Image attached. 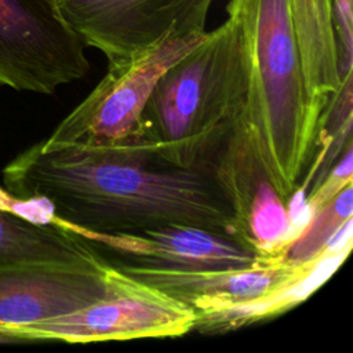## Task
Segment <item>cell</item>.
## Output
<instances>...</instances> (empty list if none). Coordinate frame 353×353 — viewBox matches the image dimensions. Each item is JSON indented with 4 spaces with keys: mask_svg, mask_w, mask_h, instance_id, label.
I'll use <instances>...</instances> for the list:
<instances>
[{
    "mask_svg": "<svg viewBox=\"0 0 353 353\" xmlns=\"http://www.w3.org/2000/svg\"><path fill=\"white\" fill-rule=\"evenodd\" d=\"M219 176L233 207L236 237L269 259L298 232L290 204L276 190L245 128L236 117L203 153Z\"/></svg>",
    "mask_w": 353,
    "mask_h": 353,
    "instance_id": "obj_7",
    "label": "cell"
},
{
    "mask_svg": "<svg viewBox=\"0 0 353 353\" xmlns=\"http://www.w3.org/2000/svg\"><path fill=\"white\" fill-rule=\"evenodd\" d=\"M84 48L55 0H0V84L52 94L87 74Z\"/></svg>",
    "mask_w": 353,
    "mask_h": 353,
    "instance_id": "obj_6",
    "label": "cell"
},
{
    "mask_svg": "<svg viewBox=\"0 0 353 353\" xmlns=\"http://www.w3.org/2000/svg\"><path fill=\"white\" fill-rule=\"evenodd\" d=\"M247 88V55L239 21L216 29L174 62L156 83L142 114L138 149L189 167L236 117Z\"/></svg>",
    "mask_w": 353,
    "mask_h": 353,
    "instance_id": "obj_3",
    "label": "cell"
},
{
    "mask_svg": "<svg viewBox=\"0 0 353 353\" xmlns=\"http://www.w3.org/2000/svg\"><path fill=\"white\" fill-rule=\"evenodd\" d=\"M109 262H0V328L18 331L87 306L106 292Z\"/></svg>",
    "mask_w": 353,
    "mask_h": 353,
    "instance_id": "obj_10",
    "label": "cell"
},
{
    "mask_svg": "<svg viewBox=\"0 0 353 353\" xmlns=\"http://www.w3.org/2000/svg\"><path fill=\"white\" fill-rule=\"evenodd\" d=\"M310 261L292 263L283 259H265L250 268L214 270L116 268L185 302L194 310L210 305L239 303L255 299L299 276Z\"/></svg>",
    "mask_w": 353,
    "mask_h": 353,
    "instance_id": "obj_11",
    "label": "cell"
},
{
    "mask_svg": "<svg viewBox=\"0 0 353 353\" xmlns=\"http://www.w3.org/2000/svg\"><path fill=\"white\" fill-rule=\"evenodd\" d=\"M243 32L247 88L240 120L276 190L290 204L316 154L313 116L288 0H229Z\"/></svg>",
    "mask_w": 353,
    "mask_h": 353,
    "instance_id": "obj_2",
    "label": "cell"
},
{
    "mask_svg": "<svg viewBox=\"0 0 353 353\" xmlns=\"http://www.w3.org/2000/svg\"><path fill=\"white\" fill-rule=\"evenodd\" d=\"M352 244L350 221L330 245L310 261L299 276L251 301L194 309L196 320L193 330L203 334H221L280 316L307 299L320 288L345 262Z\"/></svg>",
    "mask_w": 353,
    "mask_h": 353,
    "instance_id": "obj_12",
    "label": "cell"
},
{
    "mask_svg": "<svg viewBox=\"0 0 353 353\" xmlns=\"http://www.w3.org/2000/svg\"><path fill=\"white\" fill-rule=\"evenodd\" d=\"M341 154L342 156H339L336 163L332 164V167L327 171L325 176H323L319 182H316L314 186L307 192L305 207L299 211L301 228L307 221L309 215L313 211H316L319 207L330 201L346 185L353 182L352 141L346 143Z\"/></svg>",
    "mask_w": 353,
    "mask_h": 353,
    "instance_id": "obj_16",
    "label": "cell"
},
{
    "mask_svg": "<svg viewBox=\"0 0 353 353\" xmlns=\"http://www.w3.org/2000/svg\"><path fill=\"white\" fill-rule=\"evenodd\" d=\"M207 34L205 26H175L131 59L108 66L94 90L41 141L43 149L63 146L137 148L142 114L161 74Z\"/></svg>",
    "mask_w": 353,
    "mask_h": 353,
    "instance_id": "obj_4",
    "label": "cell"
},
{
    "mask_svg": "<svg viewBox=\"0 0 353 353\" xmlns=\"http://www.w3.org/2000/svg\"><path fill=\"white\" fill-rule=\"evenodd\" d=\"M212 0H55L59 14L85 47L108 66L131 59L175 26H205Z\"/></svg>",
    "mask_w": 353,
    "mask_h": 353,
    "instance_id": "obj_9",
    "label": "cell"
},
{
    "mask_svg": "<svg viewBox=\"0 0 353 353\" xmlns=\"http://www.w3.org/2000/svg\"><path fill=\"white\" fill-rule=\"evenodd\" d=\"M55 221L85 240L114 266L170 270L243 269L269 259L239 239L186 223H167L137 232L106 233Z\"/></svg>",
    "mask_w": 353,
    "mask_h": 353,
    "instance_id": "obj_8",
    "label": "cell"
},
{
    "mask_svg": "<svg viewBox=\"0 0 353 353\" xmlns=\"http://www.w3.org/2000/svg\"><path fill=\"white\" fill-rule=\"evenodd\" d=\"M341 80L353 69V0H334Z\"/></svg>",
    "mask_w": 353,
    "mask_h": 353,
    "instance_id": "obj_17",
    "label": "cell"
},
{
    "mask_svg": "<svg viewBox=\"0 0 353 353\" xmlns=\"http://www.w3.org/2000/svg\"><path fill=\"white\" fill-rule=\"evenodd\" d=\"M288 6L310 108L323 128L327 109L342 81L334 0H288Z\"/></svg>",
    "mask_w": 353,
    "mask_h": 353,
    "instance_id": "obj_14",
    "label": "cell"
},
{
    "mask_svg": "<svg viewBox=\"0 0 353 353\" xmlns=\"http://www.w3.org/2000/svg\"><path fill=\"white\" fill-rule=\"evenodd\" d=\"M30 201L0 192V262H108L85 240L61 223L26 212Z\"/></svg>",
    "mask_w": 353,
    "mask_h": 353,
    "instance_id": "obj_13",
    "label": "cell"
},
{
    "mask_svg": "<svg viewBox=\"0 0 353 353\" xmlns=\"http://www.w3.org/2000/svg\"><path fill=\"white\" fill-rule=\"evenodd\" d=\"M106 292L74 312L26 325L21 341L92 343L175 338L193 331L192 306L109 263Z\"/></svg>",
    "mask_w": 353,
    "mask_h": 353,
    "instance_id": "obj_5",
    "label": "cell"
},
{
    "mask_svg": "<svg viewBox=\"0 0 353 353\" xmlns=\"http://www.w3.org/2000/svg\"><path fill=\"white\" fill-rule=\"evenodd\" d=\"M3 178L10 196L41 201L50 218L83 229L124 233L186 223L236 237L232 203L205 159L179 167L138 148L43 149L37 142Z\"/></svg>",
    "mask_w": 353,
    "mask_h": 353,
    "instance_id": "obj_1",
    "label": "cell"
},
{
    "mask_svg": "<svg viewBox=\"0 0 353 353\" xmlns=\"http://www.w3.org/2000/svg\"><path fill=\"white\" fill-rule=\"evenodd\" d=\"M352 215L353 182L309 215L302 228L283 247L279 258L292 263L310 261L330 245L345 225L352 221Z\"/></svg>",
    "mask_w": 353,
    "mask_h": 353,
    "instance_id": "obj_15",
    "label": "cell"
}]
</instances>
